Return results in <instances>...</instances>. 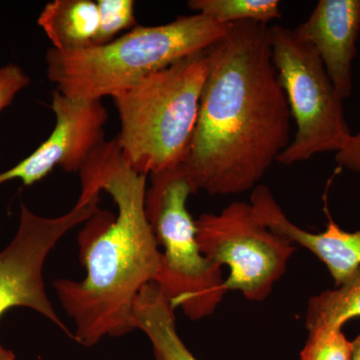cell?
<instances>
[{
	"mask_svg": "<svg viewBox=\"0 0 360 360\" xmlns=\"http://www.w3.org/2000/svg\"><path fill=\"white\" fill-rule=\"evenodd\" d=\"M207 75L206 51L143 78L113 97L122 160L139 174L180 167L188 155Z\"/></svg>",
	"mask_w": 360,
	"mask_h": 360,
	"instance_id": "cell-4",
	"label": "cell"
},
{
	"mask_svg": "<svg viewBox=\"0 0 360 360\" xmlns=\"http://www.w3.org/2000/svg\"><path fill=\"white\" fill-rule=\"evenodd\" d=\"M98 202L99 198H78L72 210L53 219L39 217L21 203L18 231L11 243L0 251V317L13 307H28L70 335L45 291L44 266L58 241L98 212ZM0 360H16L13 352L1 343Z\"/></svg>",
	"mask_w": 360,
	"mask_h": 360,
	"instance_id": "cell-8",
	"label": "cell"
},
{
	"mask_svg": "<svg viewBox=\"0 0 360 360\" xmlns=\"http://www.w3.org/2000/svg\"><path fill=\"white\" fill-rule=\"evenodd\" d=\"M189 8L224 25L252 21L267 25L281 18L278 0H191Z\"/></svg>",
	"mask_w": 360,
	"mask_h": 360,
	"instance_id": "cell-15",
	"label": "cell"
},
{
	"mask_svg": "<svg viewBox=\"0 0 360 360\" xmlns=\"http://www.w3.org/2000/svg\"><path fill=\"white\" fill-rule=\"evenodd\" d=\"M360 317V267L335 290L310 298L305 314V328L342 329L350 319Z\"/></svg>",
	"mask_w": 360,
	"mask_h": 360,
	"instance_id": "cell-14",
	"label": "cell"
},
{
	"mask_svg": "<svg viewBox=\"0 0 360 360\" xmlns=\"http://www.w3.org/2000/svg\"><path fill=\"white\" fill-rule=\"evenodd\" d=\"M51 108L56 127L32 155L6 172H0V186L18 179L25 186L37 184L59 167L66 172H79L104 139L108 112L101 101H77L52 92Z\"/></svg>",
	"mask_w": 360,
	"mask_h": 360,
	"instance_id": "cell-9",
	"label": "cell"
},
{
	"mask_svg": "<svg viewBox=\"0 0 360 360\" xmlns=\"http://www.w3.org/2000/svg\"><path fill=\"white\" fill-rule=\"evenodd\" d=\"M206 56L198 122L179 167L193 193H245L291 141L292 117L272 61L269 26L231 25Z\"/></svg>",
	"mask_w": 360,
	"mask_h": 360,
	"instance_id": "cell-1",
	"label": "cell"
},
{
	"mask_svg": "<svg viewBox=\"0 0 360 360\" xmlns=\"http://www.w3.org/2000/svg\"><path fill=\"white\" fill-rule=\"evenodd\" d=\"M146 210L161 251L155 283L174 310L193 321L210 316L224 300L222 267L203 255L187 210L191 187L180 167L151 176Z\"/></svg>",
	"mask_w": 360,
	"mask_h": 360,
	"instance_id": "cell-5",
	"label": "cell"
},
{
	"mask_svg": "<svg viewBox=\"0 0 360 360\" xmlns=\"http://www.w3.org/2000/svg\"><path fill=\"white\" fill-rule=\"evenodd\" d=\"M250 203L270 231L310 251L323 262L336 286L359 269L360 229L345 231L328 214L326 231L319 233L305 231L286 217L266 186H257L253 189Z\"/></svg>",
	"mask_w": 360,
	"mask_h": 360,
	"instance_id": "cell-11",
	"label": "cell"
},
{
	"mask_svg": "<svg viewBox=\"0 0 360 360\" xmlns=\"http://www.w3.org/2000/svg\"><path fill=\"white\" fill-rule=\"evenodd\" d=\"M319 53L338 96L352 94V63L360 33V0H321L309 18L293 30Z\"/></svg>",
	"mask_w": 360,
	"mask_h": 360,
	"instance_id": "cell-10",
	"label": "cell"
},
{
	"mask_svg": "<svg viewBox=\"0 0 360 360\" xmlns=\"http://www.w3.org/2000/svg\"><path fill=\"white\" fill-rule=\"evenodd\" d=\"M269 42L277 77L296 125L295 139L276 162L291 165L319 153H338L352 134L343 101L319 53L283 25L269 26Z\"/></svg>",
	"mask_w": 360,
	"mask_h": 360,
	"instance_id": "cell-6",
	"label": "cell"
},
{
	"mask_svg": "<svg viewBox=\"0 0 360 360\" xmlns=\"http://www.w3.org/2000/svg\"><path fill=\"white\" fill-rule=\"evenodd\" d=\"M78 174L79 195L90 198L104 191L117 207V215L99 210L78 236L84 278L53 283L61 307L75 322L73 340L90 347L106 336L120 338L136 329L135 302L144 286L155 283L161 251L146 214L148 175L123 161L116 139L103 142Z\"/></svg>",
	"mask_w": 360,
	"mask_h": 360,
	"instance_id": "cell-2",
	"label": "cell"
},
{
	"mask_svg": "<svg viewBox=\"0 0 360 360\" xmlns=\"http://www.w3.org/2000/svg\"><path fill=\"white\" fill-rule=\"evenodd\" d=\"M174 311L158 284L148 283L135 302V328L148 336L155 360H200L180 338Z\"/></svg>",
	"mask_w": 360,
	"mask_h": 360,
	"instance_id": "cell-12",
	"label": "cell"
},
{
	"mask_svg": "<svg viewBox=\"0 0 360 360\" xmlns=\"http://www.w3.org/2000/svg\"><path fill=\"white\" fill-rule=\"evenodd\" d=\"M229 25L200 13L167 25L139 26L110 44L75 51L46 52V75L63 96L101 101L131 89L143 78L205 51Z\"/></svg>",
	"mask_w": 360,
	"mask_h": 360,
	"instance_id": "cell-3",
	"label": "cell"
},
{
	"mask_svg": "<svg viewBox=\"0 0 360 360\" xmlns=\"http://www.w3.org/2000/svg\"><path fill=\"white\" fill-rule=\"evenodd\" d=\"M96 4L99 23L94 46L110 44L123 30L136 27L132 0H98Z\"/></svg>",
	"mask_w": 360,
	"mask_h": 360,
	"instance_id": "cell-16",
	"label": "cell"
},
{
	"mask_svg": "<svg viewBox=\"0 0 360 360\" xmlns=\"http://www.w3.org/2000/svg\"><path fill=\"white\" fill-rule=\"evenodd\" d=\"M196 236L206 257L227 266L225 290H238L250 302H264L283 276L296 246L270 231L250 202L234 201L221 212L195 220Z\"/></svg>",
	"mask_w": 360,
	"mask_h": 360,
	"instance_id": "cell-7",
	"label": "cell"
},
{
	"mask_svg": "<svg viewBox=\"0 0 360 360\" xmlns=\"http://www.w3.org/2000/svg\"><path fill=\"white\" fill-rule=\"evenodd\" d=\"M335 161L340 167L360 175V131L350 135L342 148L336 153Z\"/></svg>",
	"mask_w": 360,
	"mask_h": 360,
	"instance_id": "cell-18",
	"label": "cell"
},
{
	"mask_svg": "<svg viewBox=\"0 0 360 360\" xmlns=\"http://www.w3.org/2000/svg\"><path fill=\"white\" fill-rule=\"evenodd\" d=\"M37 23L56 51L89 49L94 46L98 32L96 1L54 0L44 6Z\"/></svg>",
	"mask_w": 360,
	"mask_h": 360,
	"instance_id": "cell-13",
	"label": "cell"
},
{
	"mask_svg": "<svg viewBox=\"0 0 360 360\" xmlns=\"http://www.w3.org/2000/svg\"><path fill=\"white\" fill-rule=\"evenodd\" d=\"M30 84V77L20 66L9 63L0 66V112L13 103L14 97Z\"/></svg>",
	"mask_w": 360,
	"mask_h": 360,
	"instance_id": "cell-17",
	"label": "cell"
},
{
	"mask_svg": "<svg viewBox=\"0 0 360 360\" xmlns=\"http://www.w3.org/2000/svg\"><path fill=\"white\" fill-rule=\"evenodd\" d=\"M350 360H360V333L352 341V354Z\"/></svg>",
	"mask_w": 360,
	"mask_h": 360,
	"instance_id": "cell-19",
	"label": "cell"
}]
</instances>
